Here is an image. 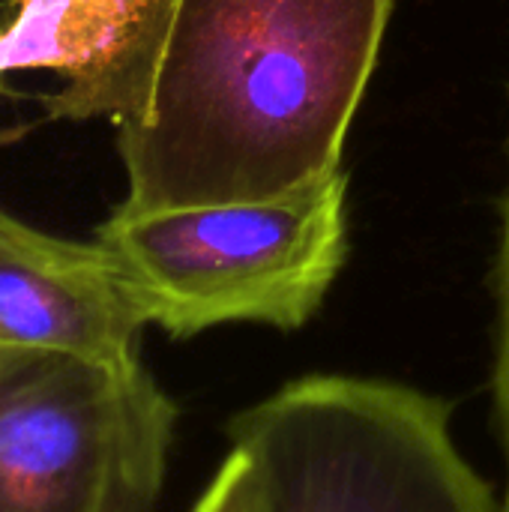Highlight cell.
<instances>
[{
  "label": "cell",
  "mask_w": 509,
  "mask_h": 512,
  "mask_svg": "<svg viewBox=\"0 0 509 512\" xmlns=\"http://www.w3.org/2000/svg\"><path fill=\"white\" fill-rule=\"evenodd\" d=\"M348 177L336 171L258 201L129 210L93 240L111 255L147 327L192 339L222 324L303 327L333 288L345 252Z\"/></svg>",
  "instance_id": "2"
},
{
  "label": "cell",
  "mask_w": 509,
  "mask_h": 512,
  "mask_svg": "<svg viewBox=\"0 0 509 512\" xmlns=\"http://www.w3.org/2000/svg\"><path fill=\"white\" fill-rule=\"evenodd\" d=\"M192 512H258V486L249 459L231 447Z\"/></svg>",
  "instance_id": "8"
},
{
  "label": "cell",
  "mask_w": 509,
  "mask_h": 512,
  "mask_svg": "<svg viewBox=\"0 0 509 512\" xmlns=\"http://www.w3.org/2000/svg\"><path fill=\"white\" fill-rule=\"evenodd\" d=\"M174 426L141 360L0 348V512H153Z\"/></svg>",
  "instance_id": "4"
},
{
  "label": "cell",
  "mask_w": 509,
  "mask_h": 512,
  "mask_svg": "<svg viewBox=\"0 0 509 512\" xmlns=\"http://www.w3.org/2000/svg\"><path fill=\"white\" fill-rule=\"evenodd\" d=\"M450 402L417 387L309 375L228 426L258 512H501L453 435Z\"/></svg>",
  "instance_id": "3"
},
{
  "label": "cell",
  "mask_w": 509,
  "mask_h": 512,
  "mask_svg": "<svg viewBox=\"0 0 509 512\" xmlns=\"http://www.w3.org/2000/svg\"><path fill=\"white\" fill-rule=\"evenodd\" d=\"M180 0H12L0 27V84L51 72L42 117L135 123L147 114Z\"/></svg>",
  "instance_id": "5"
},
{
  "label": "cell",
  "mask_w": 509,
  "mask_h": 512,
  "mask_svg": "<svg viewBox=\"0 0 509 512\" xmlns=\"http://www.w3.org/2000/svg\"><path fill=\"white\" fill-rule=\"evenodd\" d=\"M9 9H12V0H0V27L6 24V15H9Z\"/></svg>",
  "instance_id": "9"
},
{
  "label": "cell",
  "mask_w": 509,
  "mask_h": 512,
  "mask_svg": "<svg viewBox=\"0 0 509 512\" xmlns=\"http://www.w3.org/2000/svg\"><path fill=\"white\" fill-rule=\"evenodd\" d=\"M144 327L99 240L54 237L0 207V348L135 363Z\"/></svg>",
  "instance_id": "6"
},
{
  "label": "cell",
  "mask_w": 509,
  "mask_h": 512,
  "mask_svg": "<svg viewBox=\"0 0 509 512\" xmlns=\"http://www.w3.org/2000/svg\"><path fill=\"white\" fill-rule=\"evenodd\" d=\"M495 363H492V402H495V429L501 441L507 486L501 498V512H509V183L501 207V240L495 261Z\"/></svg>",
  "instance_id": "7"
},
{
  "label": "cell",
  "mask_w": 509,
  "mask_h": 512,
  "mask_svg": "<svg viewBox=\"0 0 509 512\" xmlns=\"http://www.w3.org/2000/svg\"><path fill=\"white\" fill-rule=\"evenodd\" d=\"M393 0H180L150 108L114 126L129 210L258 201L342 171Z\"/></svg>",
  "instance_id": "1"
}]
</instances>
